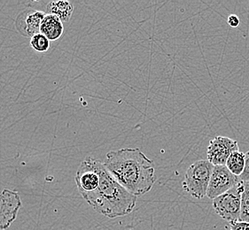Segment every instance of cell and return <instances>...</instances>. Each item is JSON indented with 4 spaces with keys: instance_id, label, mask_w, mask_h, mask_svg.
<instances>
[{
    "instance_id": "cell-7",
    "label": "cell",
    "mask_w": 249,
    "mask_h": 230,
    "mask_svg": "<svg viewBox=\"0 0 249 230\" xmlns=\"http://www.w3.org/2000/svg\"><path fill=\"white\" fill-rule=\"evenodd\" d=\"M21 207L20 196L14 190H4L0 194V230H6L15 221Z\"/></svg>"
},
{
    "instance_id": "cell-13",
    "label": "cell",
    "mask_w": 249,
    "mask_h": 230,
    "mask_svg": "<svg viewBox=\"0 0 249 230\" xmlns=\"http://www.w3.org/2000/svg\"><path fill=\"white\" fill-rule=\"evenodd\" d=\"M30 45L31 47L38 52H45L50 48V40L45 35L38 33L36 35H33L30 39Z\"/></svg>"
},
{
    "instance_id": "cell-4",
    "label": "cell",
    "mask_w": 249,
    "mask_h": 230,
    "mask_svg": "<svg viewBox=\"0 0 249 230\" xmlns=\"http://www.w3.org/2000/svg\"><path fill=\"white\" fill-rule=\"evenodd\" d=\"M244 191V183L240 181L223 195L213 199V207L215 213L229 222L238 221L240 216L241 196Z\"/></svg>"
},
{
    "instance_id": "cell-10",
    "label": "cell",
    "mask_w": 249,
    "mask_h": 230,
    "mask_svg": "<svg viewBox=\"0 0 249 230\" xmlns=\"http://www.w3.org/2000/svg\"><path fill=\"white\" fill-rule=\"evenodd\" d=\"M46 10L48 14L56 15L62 22H67L73 15L74 5L70 1L65 0L53 1L47 5Z\"/></svg>"
},
{
    "instance_id": "cell-5",
    "label": "cell",
    "mask_w": 249,
    "mask_h": 230,
    "mask_svg": "<svg viewBox=\"0 0 249 230\" xmlns=\"http://www.w3.org/2000/svg\"><path fill=\"white\" fill-rule=\"evenodd\" d=\"M240 181L239 176L231 174L226 165H214L207 191V197L214 199L233 188Z\"/></svg>"
},
{
    "instance_id": "cell-2",
    "label": "cell",
    "mask_w": 249,
    "mask_h": 230,
    "mask_svg": "<svg viewBox=\"0 0 249 230\" xmlns=\"http://www.w3.org/2000/svg\"><path fill=\"white\" fill-rule=\"evenodd\" d=\"M104 165L125 190L137 197L149 192L156 181L154 161L138 148L109 151Z\"/></svg>"
},
{
    "instance_id": "cell-9",
    "label": "cell",
    "mask_w": 249,
    "mask_h": 230,
    "mask_svg": "<svg viewBox=\"0 0 249 230\" xmlns=\"http://www.w3.org/2000/svg\"><path fill=\"white\" fill-rule=\"evenodd\" d=\"M64 28L62 21L56 15L47 14L42 21L40 33L50 41L58 40L63 34Z\"/></svg>"
},
{
    "instance_id": "cell-3",
    "label": "cell",
    "mask_w": 249,
    "mask_h": 230,
    "mask_svg": "<svg viewBox=\"0 0 249 230\" xmlns=\"http://www.w3.org/2000/svg\"><path fill=\"white\" fill-rule=\"evenodd\" d=\"M214 166L209 160H198L193 163L184 175V190L195 198H203L207 196Z\"/></svg>"
},
{
    "instance_id": "cell-8",
    "label": "cell",
    "mask_w": 249,
    "mask_h": 230,
    "mask_svg": "<svg viewBox=\"0 0 249 230\" xmlns=\"http://www.w3.org/2000/svg\"><path fill=\"white\" fill-rule=\"evenodd\" d=\"M45 14L41 11L27 9L18 15L15 27L20 35L23 36H33L40 33L42 21L45 18Z\"/></svg>"
},
{
    "instance_id": "cell-6",
    "label": "cell",
    "mask_w": 249,
    "mask_h": 230,
    "mask_svg": "<svg viewBox=\"0 0 249 230\" xmlns=\"http://www.w3.org/2000/svg\"><path fill=\"white\" fill-rule=\"evenodd\" d=\"M237 150H239L237 141L223 135H217L210 141L208 146V160L214 165H225L230 155Z\"/></svg>"
},
{
    "instance_id": "cell-12",
    "label": "cell",
    "mask_w": 249,
    "mask_h": 230,
    "mask_svg": "<svg viewBox=\"0 0 249 230\" xmlns=\"http://www.w3.org/2000/svg\"><path fill=\"white\" fill-rule=\"evenodd\" d=\"M244 191L241 196L239 221L249 222V181H243Z\"/></svg>"
},
{
    "instance_id": "cell-14",
    "label": "cell",
    "mask_w": 249,
    "mask_h": 230,
    "mask_svg": "<svg viewBox=\"0 0 249 230\" xmlns=\"http://www.w3.org/2000/svg\"><path fill=\"white\" fill-rule=\"evenodd\" d=\"M241 181H249V150L245 153V168L242 175L239 176Z\"/></svg>"
},
{
    "instance_id": "cell-16",
    "label": "cell",
    "mask_w": 249,
    "mask_h": 230,
    "mask_svg": "<svg viewBox=\"0 0 249 230\" xmlns=\"http://www.w3.org/2000/svg\"><path fill=\"white\" fill-rule=\"evenodd\" d=\"M240 23V20L239 18L235 15H231L228 17V24H229L231 28H237Z\"/></svg>"
},
{
    "instance_id": "cell-1",
    "label": "cell",
    "mask_w": 249,
    "mask_h": 230,
    "mask_svg": "<svg viewBox=\"0 0 249 230\" xmlns=\"http://www.w3.org/2000/svg\"><path fill=\"white\" fill-rule=\"evenodd\" d=\"M75 180L81 196L100 214L114 219L134 210L137 197L125 190L100 160L88 157L82 161Z\"/></svg>"
},
{
    "instance_id": "cell-15",
    "label": "cell",
    "mask_w": 249,
    "mask_h": 230,
    "mask_svg": "<svg viewBox=\"0 0 249 230\" xmlns=\"http://www.w3.org/2000/svg\"><path fill=\"white\" fill-rule=\"evenodd\" d=\"M230 230H249V222L239 220L230 222Z\"/></svg>"
},
{
    "instance_id": "cell-11",
    "label": "cell",
    "mask_w": 249,
    "mask_h": 230,
    "mask_svg": "<svg viewBox=\"0 0 249 230\" xmlns=\"http://www.w3.org/2000/svg\"><path fill=\"white\" fill-rule=\"evenodd\" d=\"M226 167L231 174L236 176L242 175L245 168V154L243 152L237 150L230 155L226 161Z\"/></svg>"
}]
</instances>
